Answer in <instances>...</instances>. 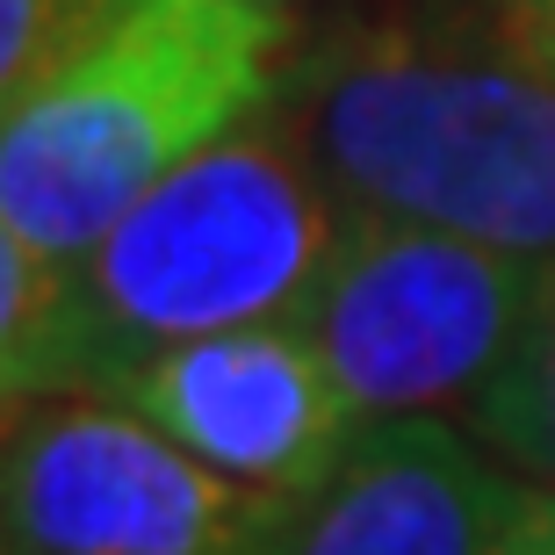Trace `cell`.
Segmentation results:
<instances>
[{
	"label": "cell",
	"mask_w": 555,
	"mask_h": 555,
	"mask_svg": "<svg viewBox=\"0 0 555 555\" xmlns=\"http://www.w3.org/2000/svg\"><path fill=\"white\" fill-rule=\"evenodd\" d=\"M268 116L347 217L555 268V51L527 0H369L288 59Z\"/></svg>",
	"instance_id": "1"
},
{
	"label": "cell",
	"mask_w": 555,
	"mask_h": 555,
	"mask_svg": "<svg viewBox=\"0 0 555 555\" xmlns=\"http://www.w3.org/2000/svg\"><path fill=\"white\" fill-rule=\"evenodd\" d=\"M282 73V0H108L0 124V217L51 268H80L166 173L246 130Z\"/></svg>",
	"instance_id": "2"
},
{
	"label": "cell",
	"mask_w": 555,
	"mask_h": 555,
	"mask_svg": "<svg viewBox=\"0 0 555 555\" xmlns=\"http://www.w3.org/2000/svg\"><path fill=\"white\" fill-rule=\"evenodd\" d=\"M347 238V209L268 108L166 173L80 268L43 397H108L152 353L238 325H296Z\"/></svg>",
	"instance_id": "3"
},
{
	"label": "cell",
	"mask_w": 555,
	"mask_h": 555,
	"mask_svg": "<svg viewBox=\"0 0 555 555\" xmlns=\"http://www.w3.org/2000/svg\"><path fill=\"white\" fill-rule=\"evenodd\" d=\"M548 282V260H519L454 231L347 217V238L296 310V332L361 418H469V404L527 339Z\"/></svg>",
	"instance_id": "4"
},
{
	"label": "cell",
	"mask_w": 555,
	"mask_h": 555,
	"mask_svg": "<svg viewBox=\"0 0 555 555\" xmlns=\"http://www.w3.org/2000/svg\"><path fill=\"white\" fill-rule=\"evenodd\" d=\"M282 513L108 397H29L0 426L8 555H268Z\"/></svg>",
	"instance_id": "5"
},
{
	"label": "cell",
	"mask_w": 555,
	"mask_h": 555,
	"mask_svg": "<svg viewBox=\"0 0 555 555\" xmlns=\"http://www.w3.org/2000/svg\"><path fill=\"white\" fill-rule=\"evenodd\" d=\"M108 404L138 412L203 469L268 498H296L332 476V462L369 426L296 325H238L166 347L130 369Z\"/></svg>",
	"instance_id": "6"
},
{
	"label": "cell",
	"mask_w": 555,
	"mask_h": 555,
	"mask_svg": "<svg viewBox=\"0 0 555 555\" xmlns=\"http://www.w3.org/2000/svg\"><path fill=\"white\" fill-rule=\"evenodd\" d=\"M527 476L433 412L369 418L353 448L288 498L268 555H491Z\"/></svg>",
	"instance_id": "7"
},
{
	"label": "cell",
	"mask_w": 555,
	"mask_h": 555,
	"mask_svg": "<svg viewBox=\"0 0 555 555\" xmlns=\"http://www.w3.org/2000/svg\"><path fill=\"white\" fill-rule=\"evenodd\" d=\"M469 433L534 491H555V282L541 296L527 339L513 347V361L469 404Z\"/></svg>",
	"instance_id": "8"
},
{
	"label": "cell",
	"mask_w": 555,
	"mask_h": 555,
	"mask_svg": "<svg viewBox=\"0 0 555 555\" xmlns=\"http://www.w3.org/2000/svg\"><path fill=\"white\" fill-rule=\"evenodd\" d=\"M65 318V268H51L8 217H0V369L22 397H43V361Z\"/></svg>",
	"instance_id": "9"
},
{
	"label": "cell",
	"mask_w": 555,
	"mask_h": 555,
	"mask_svg": "<svg viewBox=\"0 0 555 555\" xmlns=\"http://www.w3.org/2000/svg\"><path fill=\"white\" fill-rule=\"evenodd\" d=\"M102 8L108 0H0V124L73 59Z\"/></svg>",
	"instance_id": "10"
},
{
	"label": "cell",
	"mask_w": 555,
	"mask_h": 555,
	"mask_svg": "<svg viewBox=\"0 0 555 555\" xmlns=\"http://www.w3.org/2000/svg\"><path fill=\"white\" fill-rule=\"evenodd\" d=\"M491 555H555V491H534V483H527Z\"/></svg>",
	"instance_id": "11"
},
{
	"label": "cell",
	"mask_w": 555,
	"mask_h": 555,
	"mask_svg": "<svg viewBox=\"0 0 555 555\" xmlns=\"http://www.w3.org/2000/svg\"><path fill=\"white\" fill-rule=\"evenodd\" d=\"M22 404H29V397H22V383H15L8 369H0V426H8V418H15Z\"/></svg>",
	"instance_id": "12"
},
{
	"label": "cell",
	"mask_w": 555,
	"mask_h": 555,
	"mask_svg": "<svg viewBox=\"0 0 555 555\" xmlns=\"http://www.w3.org/2000/svg\"><path fill=\"white\" fill-rule=\"evenodd\" d=\"M534 8V22H541V37H548V51H555V0H527Z\"/></svg>",
	"instance_id": "13"
},
{
	"label": "cell",
	"mask_w": 555,
	"mask_h": 555,
	"mask_svg": "<svg viewBox=\"0 0 555 555\" xmlns=\"http://www.w3.org/2000/svg\"><path fill=\"white\" fill-rule=\"evenodd\" d=\"M0 555H8V548H0Z\"/></svg>",
	"instance_id": "14"
}]
</instances>
